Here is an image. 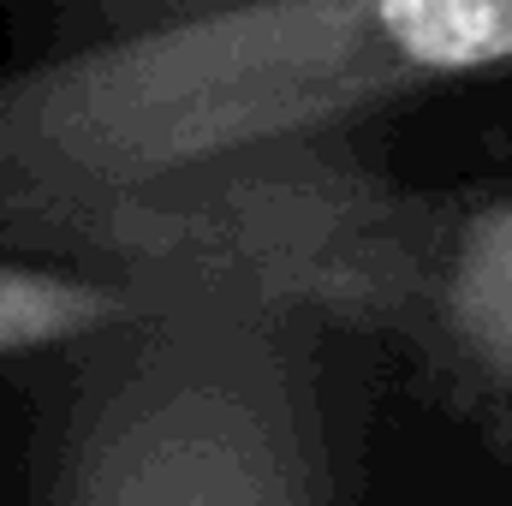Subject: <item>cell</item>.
<instances>
[{
	"label": "cell",
	"mask_w": 512,
	"mask_h": 506,
	"mask_svg": "<svg viewBox=\"0 0 512 506\" xmlns=\"http://www.w3.org/2000/svg\"><path fill=\"white\" fill-rule=\"evenodd\" d=\"M382 24L417 66H489L512 54V0H382Z\"/></svg>",
	"instance_id": "6da1fadb"
}]
</instances>
